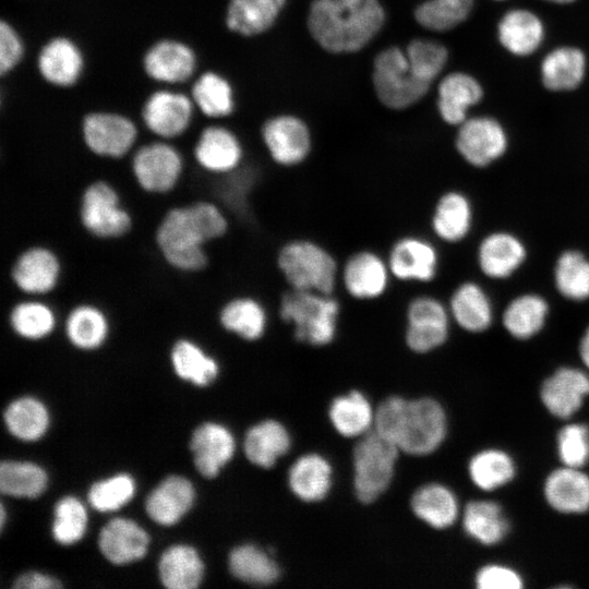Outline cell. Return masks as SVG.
<instances>
[{
    "label": "cell",
    "mask_w": 589,
    "mask_h": 589,
    "mask_svg": "<svg viewBox=\"0 0 589 589\" xmlns=\"http://www.w3.org/2000/svg\"><path fill=\"white\" fill-rule=\"evenodd\" d=\"M191 450L197 471L206 478H213L233 456L235 440L225 426L204 423L192 435Z\"/></svg>",
    "instance_id": "cell-26"
},
{
    "label": "cell",
    "mask_w": 589,
    "mask_h": 589,
    "mask_svg": "<svg viewBox=\"0 0 589 589\" xmlns=\"http://www.w3.org/2000/svg\"><path fill=\"white\" fill-rule=\"evenodd\" d=\"M586 58L581 50L561 47L551 51L541 64L542 82L551 91H570L582 81Z\"/></svg>",
    "instance_id": "cell-41"
},
{
    "label": "cell",
    "mask_w": 589,
    "mask_h": 589,
    "mask_svg": "<svg viewBox=\"0 0 589 589\" xmlns=\"http://www.w3.org/2000/svg\"><path fill=\"white\" fill-rule=\"evenodd\" d=\"M204 566L197 552L189 545H173L159 561V576L170 589L196 588L203 577Z\"/></svg>",
    "instance_id": "cell-39"
},
{
    "label": "cell",
    "mask_w": 589,
    "mask_h": 589,
    "mask_svg": "<svg viewBox=\"0 0 589 589\" xmlns=\"http://www.w3.org/2000/svg\"><path fill=\"white\" fill-rule=\"evenodd\" d=\"M557 454L564 466H586L589 462V428L582 423L563 426L557 434Z\"/></svg>",
    "instance_id": "cell-54"
},
{
    "label": "cell",
    "mask_w": 589,
    "mask_h": 589,
    "mask_svg": "<svg viewBox=\"0 0 589 589\" xmlns=\"http://www.w3.org/2000/svg\"><path fill=\"white\" fill-rule=\"evenodd\" d=\"M286 0H230L227 26L241 35L252 36L268 29Z\"/></svg>",
    "instance_id": "cell-40"
},
{
    "label": "cell",
    "mask_w": 589,
    "mask_h": 589,
    "mask_svg": "<svg viewBox=\"0 0 589 589\" xmlns=\"http://www.w3.org/2000/svg\"><path fill=\"white\" fill-rule=\"evenodd\" d=\"M291 438L286 428L274 420L252 426L244 440L248 459L263 468H271L290 448Z\"/></svg>",
    "instance_id": "cell-33"
},
{
    "label": "cell",
    "mask_w": 589,
    "mask_h": 589,
    "mask_svg": "<svg viewBox=\"0 0 589 589\" xmlns=\"http://www.w3.org/2000/svg\"><path fill=\"white\" fill-rule=\"evenodd\" d=\"M13 587L16 589H55L60 588L61 584L53 577L32 572L21 575L14 581Z\"/></svg>",
    "instance_id": "cell-57"
},
{
    "label": "cell",
    "mask_w": 589,
    "mask_h": 589,
    "mask_svg": "<svg viewBox=\"0 0 589 589\" xmlns=\"http://www.w3.org/2000/svg\"><path fill=\"white\" fill-rule=\"evenodd\" d=\"M201 170L224 176L244 164V148L237 136L223 125H207L195 137L189 152H183Z\"/></svg>",
    "instance_id": "cell-16"
},
{
    "label": "cell",
    "mask_w": 589,
    "mask_h": 589,
    "mask_svg": "<svg viewBox=\"0 0 589 589\" xmlns=\"http://www.w3.org/2000/svg\"><path fill=\"white\" fill-rule=\"evenodd\" d=\"M59 332L74 349L95 351L103 348L112 333L107 311L93 301H79L62 315Z\"/></svg>",
    "instance_id": "cell-18"
},
{
    "label": "cell",
    "mask_w": 589,
    "mask_h": 589,
    "mask_svg": "<svg viewBox=\"0 0 589 589\" xmlns=\"http://www.w3.org/2000/svg\"><path fill=\"white\" fill-rule=\"evenodd\" d=\"M192 101L209 118L227 117L235 107L230 84L214 72H206L194 82Z\"/></svg>",
    "instance_id": "cell-46"
},
{
    "label": "cell",
    "mask_w": 589,
    "mask_h": 589,
    "mask_svg": "<svg viewBox=\"0 0 589 589\" xmlns=\"http://www.w3.org/2000/svg\"><path fill=\"white\" fill-rule=\"evenodd\" d=\"M375 432L410 455L434 452L446 435V414L431 398L408 401L398 396L385 399L374 414Z\"/></svg>",
    "instance_id": "cell-3"
},
{
    "label": "cell",
    "mask_w": 589,
    "mask_h": 589,
    "mask_svg": "<svg viewBox=\"0 0 589 589\" xmlns=\"http://www.w3.org/2000/svg\"><path fill=\"white\" fill-rule=\"evenodd\" d=\"M24 53L23 41L15 28L7 21L0 23V72H11Z\"/></svg>",
    "instance_id": "cell-56"
},
{
    "label": "cell",
    "mask_w": 589,
    "mask_h": 589,
    "mask_svg": "<svg viewBox=\"0 0 589 589\" xmlns=\"http://www.w3.org/2000/svg\"><path fill=\"white\" fill-rule=\"evenodd\" d=\"M37 67L45 81L68 87L79 81L84 61L80 48L71 39L56 37L40 49Z\"/></svg>",
    "instance_id": "cell-25"
},
{
    "label": "cell",
    "mask_w": 589,
    "mask_h": 589,
    "mask_svg": "<svg viewBox=\"0 0 589 589\" xmlns=\"http://www.w3.org/2000/svg\"><path fill=\"white\" fill-rule=\"evenodd\" d=\"M328 416L336 431L347 437L363 434L374 421L368 398L360 392H351L333 400Z\"/></svg>",
    "instance_id": "cell-43"
},
{
    "label": "cell",
    "mask_w": 589,
    "mask_h": 589,
    "mask_svg": "<svg viewBox=\"0 0 589 589\" xmlns=\"http://www.w3.org/2000/svg\"><path fill=\"white\" fill-rule=\"evenodd\" d=\"M47 484L46 472L37 465L22 461H3L0 466V490L15 497H36Z\"/></svg>",
    "instance_id": "cell-48"
},
{
    "label": "cell",
    "mask_w": 589,
    "mask_h": 589,
    "mask_svg": "<svg viewBox=\"0 0 589 589\" xmlns=\"http://www.w3.org/2000/svg\"><path fill=\"white\" fill-rule=\"evenodd\" d=\"M193 117L191 99L181 93L157 91L145 101L142 121L155 137L166 141L180 139L189 130Z\"/></svg>",
    "instance_id": "cell-19"
},
{
    "label": "cell",
    "mask_w": 589,
    "mask_h": 589,
    "mask_svg": "<svg viewBox=\"0 0 589 589\" xmlns=\"http://www.w3.org/2000/svg\"><path fill=\"white\" fill-rule=\"evenodd\" d=\"M87 515L83 504L72 496L60 500L55 507L53 538L61 544L79 541L86 529Z\"/></svg>",
    "instance_id": "cell-52"
},
{
    "label": "cell",
    "mask_w": 589,
    "mask_h": 589,
    "mask_svg": "<svg viewBox=\"0 0 589 589\" xmlns=\"http://www.w3.org/2000/svg\"><path fill=\"white\" fill-rule=\"evenodd\" d=\"M404 341L416 353L442 346L449 334L450 313L437 298L419 293L409 297L402 309Z\"/></svg>",
    "instance_id": "cell-12"
},
{
    "label": "cell",
    "mask_w": 589,
    "mask_h": 589,
    "mask_svg": "<svg viewBox=\"0 0 589 589\" xmlns=\"http://www.w3.org/2000/svg\"><path fill=\"white\" fill-rule=\"evenodd\" d=\"M133 479L118 474L95 483L88 493L91 505L99 512L115 510L130 501L134 494Z\"/></svg>",
    "instance_id": "cell-53"
},
{
    "label": "cell",
    "mask_w": 589,
    "mask_h": 589,
    "mask_svg": "<svg viewBox=\"0 0 589 589\" xmlns=\"http://www.w3.org/2000/svg\"><path fill=\"white\" fill-rule=\"evenodd\" d=\"M9 431L24 441H35L48 426V412L37 399L24 397L9 405L4 412Z\"/></svg>",
    "instance_id": "cell-47"
},
{
    "label": "cell",
    "mask_w": 589,
    "mask_h": 589,
    "mask_svg": "<svg viewBox=\"0 0 589 589\" xmlns=\"http://www.w3.org/2000/svg\"><path fill=\"white\" fill-rule=\"evenodd\" d=\"M544 35L540 19L527 10L508 11L500 21L501 44L514 55L527 56L538 49Z\"/></svg>",
    "instance_id": "cell-34"
},
{
    "label": "cell",
    "mask_w": 589,
    "mask_h": 589,
    "mask_svg": "<svg viewBox=\"0 0 589 589\" xmlns=\"http://www.w3.org/2000/svg\"><path fill=\"white\" fill-rule=\"evenodd\" d=\"M399 448L377 432L364 436L353 450V486L363 503L375 501L390 484Z\"/></svg>",
    "instance_id": "cell-9"
},
{
    "label": "cell",
    "mask_w": 589,
    "mask_h": 589,
    "mask_svg": "<svg viewBox=\"0 0 589 589\" xmlns=\"http://www.w3.org/2000/svg\"><path fill=\"white\" fill-rule=\"evenodd\" d=\"M405 52L412 72L430 84L442 72L447 61L446 48L432 40H412Z\"/></svg>",
    "instance_id": "cell-51"
},
{
    "label": "cell",
    "mask_w": 589,
    "mask_h": 589,
    "mask_svg": "<svg viewBox=\"0 0 589 589\" xmlns=\"http://www.w3.org/2000/svg\"><path fill=\"white\" fill-rule=\"evenodd\" d=\"M80 137L92 155L121 160L128 158L139 144V129L121 113L94 111L83 118Z\"/></svg>",
    "instance_id": "cell-13"
},
{
    "label": "cell",
    "mask_w": 589,
    "mask_h": 589,
    "mask_svg": "<svg viewBox=\"0 0 589 589\" xmlns=\"http://www.w3.org/2000/svg\"><path fill=\"white\" fill-rule=\"evenodd\" d=\"M474 581L479 589H520L524 586L522 578L516 570L498 564L480 568Z\"/></svg>",
    "instance_id": "cell-55"
},
{
    "label": "cell",
    "mask_w": 589,
    "mask_h": 589,
    "mask_svg": "<svg viewBox=\"0 0 589 589\" xmlns=\"http://www.w3.org/2000/svg\"><path fill=\"white\" fill-rule=\"evenodd\" d=\"M77 218L82 228L99 240H116L133 229V215L119 189L109 180L97 178L82 190Z\"/></svg>",
    "instance_id": "cell-6"
},
{
    "label": "cell",
    "mask_w": 589,
    "mask_h": 589,
    "mask_svg": "<svg viewBox=\"0 0 589 589\" xmlns=\"http://www.w3.org/2000/svg\"><path fill=\"white\" fill-rule=\"evenodd\" d=\"M373 84L378 99L392 109H404L417 103L431 85L412 72L406 52L397 47L376 56Z\"/></svg>",
    "instance_id": "cell-10"
},
{
    "label": "cell",
    "mask_w": 589,
    "mask_h": 589,
    "mask_svg": "<svg viewBox=\"0 0 589 589\" xmlns=\"http://www.w3.org/2000/svg\"><path fill=\"white\" fill-rule=\"evenodd\" d=\"M194 489L189 480L178 476L165 479L147 497L146 512L160 524H176L192 506Z\"/></svg>",
    "instance_id": "cell-29"
},
{
    "label": "cell",
    "mask_w": 589,
    "mask_h": 589,
    "mask_svg": "<svg viewBox=\"0 0 589 589\" xmlns=\"http://www.w3.org/2000/svg\"><path fill=\"white\" fill-rule=\"evenodd\" d=\"M506 134L494 119L481 117L465 120L458 130L456 148L469 164L483 167L502 156Z\"/></svg>",
    "instance_id": "cell-21"
},
{
    "label": "cell",
    "mask_w": 589,
    "mask_h": 589,
    "mask_svg": "<svg viewBox=\"0 0 589 589\" xmlns=\"http://www.w3.org/2000/svg\"><path fill=\"white\" fill-rule=\"evenodd\" d=\"M384 20L378 0H314L308 27L322 48L335 53L353 52L377 34Z\"/></svg>",
    "instance_id": "cell-2"
},
{
    "label": "cell",
    "mask_w": 589,
    "mask_h": 589,
    "mask_svg": "<svg viewBox=\"0 0 589 589\" xmlns=\"http://www.w3.org/2000/svg\"><path fill=\"white\" fill-rule=\"evenodd\" d=\"M340 260L323 241L294 236L283 241L274 253V266L286 288L337 293Z\"/></svg>",
    "instance_id": "cell-4"
},
{
    "label": "cell",
    "mask_w": 589,
    "mask_h": 589,
    "mask_svg": "<svg viewBox=\"0 0 589 589\" xmlns=\"http://www.w3.org/2000/svg\"><path fill=\"white\" fill-rule=\"evenodd\" d=\"M261 135L269 158L280 168L301 166L312 152V136L308 125L293 116H278L267 120Z\"/></svg>",
    "instance_id": "cell-17"
},
{
    "label": "cell",
    "mask_w": 589,
    "mask_h": 589,
    "mask_svg": "<svg viewBox=\"0 0 589 589\" xmlns=\"http://www.w3.org/2000/svg\"><path fill=\"white\" fill-rule=\"evenodd\" d=\"M143 67L153 80L176 84L185 82L192 76L196 58L193 50L184 43L163 39L146 51Z\"/></svg>",
    "instance_id": "cell-22"
},
{
    "label": "cell",
    "mask_w": 589,
    "mask_h": 589,
    "mask_svg": "<svg viewBox=\"0 0 589 589\" xmlns=\"http://www.w3.org/2000/svg\"><path fill=\"white\" fill-rule=\"evenodd\" d=\"M411 508L419 519L435 529L452 526L459 514L455 494L438 483H430L418 489L412 495Z\"/></svg>",
    "instance_id": "cell-36"
},
{
    "label": "cell",
    "mask_w": 589,
    "mask_h": 589,
    "mask_svg": "<svg viewBox=\"0 0 589 589\" xmlns=\"http://www.w3.org/2000/svg\"><path fill=\"white\" fill-rule=\"evenodd\" d=\"M448 310L450 317L468 332H482L492 322L490 300L474 283H464L453 291Z\"/></svg>",
    "instance_id": "cell-35"
},
{
    "label": "cell",
    "mask_w": 589,
    "mask_h": 589,
    "mask_svg": "<svg viewBox=\"0 0 589 589\" xmlns=\"http://www.w3.org/2000/svg\"><path fill=\"white\" fill-rule=\"evenodd\" d=\"M63 262L48 244L34 243L20 251L9 268V278L20 297L46 298L59 287Z\"/></svg>",
    "instance_id": "cell-11"
},
{
    "label": "cell",
    "mask_w": 589,
    "mask_h": 589,
    "mask_svg": "<svg viewBox=\"0 0 589 589\" xmlns=\"http://www.w3.org/2000/svg\"><path fill=\"white\" fill-rule=\"evenodd\" d=\"M471 225V207L468 199L460 192L448 191L436 201L430 226L442 241L455 243L462 240Z\"/></svg>",
    "instance_id": "cell-31"
},
{
    "label": "cell",
    "mask_w": 589,
    "mask_h": 589,
    "mask_svg": "<svg viewBox=\"0 0 589 589\" xmlns=\"http://www.w3.org/2000/svg\"><path fill=\"white\" fill-rule=\"evenodd\" d=\"M229 569L236 578L255 586L271 585L280 574L272 555L253 544L240 545L231 551Z\"/></svg>",
    "instance_id": "cell-42"
},
{
    "label": "cell",
    "mask_w": 589,
    "mask_h": 589,
    "mask_svg": "<svg viewBox=\"0 0 589 589\" xmlns=\"http://www.w3.org/2000/svg\"><path fill=\"white\" fill-rule=\"evenodd\" d=\"M393 283L385 253L373 247L356 248L340 262L339 290L353 302H378L388 294Z\"/></svg>",
    "instance_id": "cell-8"
},
{
    "label": "cell",
    "mask_w": 589,
    "mask_h": 589,
    "mask_svg": "<svg viewBox=\"0 0 589 589\" xmlns=\"http://www.w3.org/2000/svg\"><path fill=\"white\" fill-rule=\"evenodd\" d=\"M473 0H428L414 11L417 22L431 31L444 32L466 20Z\"/></svg>",
    "instance_id": "cell-49"
},
{
    "label": "cell",
    "mask_w": 589,
    "mask_h": 589,
    "mask_svg": "<svg viewBox=\"0 0 589 589\" xmlns=\"http://www.w3.org/2000/svg\"><path fill=\"white\" fill-rule=\"evenodd\" d=\"M276 316L292 337L312 347H325L338 336L344 306L337 293L286 288L276 302Z\"/></svg>",
    "instance_id": "cell-5"
},
{
    "label": "cell",
    "mask_w": 589,
    "mask_h": 589,
    "mask_svg": "<svg viewBox=\"0 0 589 589\" xmlns=\"http://www.w3.org/2000/svg\"><path fill=\"white\" fill-rule=\"evenodd\" d=\"M147 533L125 518L110 520L99 533V549L113 564H127L142 558L148 545Z\"/></svg>",
    "instance_id": "cell-27"
},
{
    "label": "cell",
    "mask_w": 589,
    "mask_h": 589,
    "mask_svg": "<svg viewBox=\"0 0 589 589\" xmlns=\"http://www.w3.org/2000/svg\"><path fill=\"white\" fill-rule=\"evenodd\" d=\"M333 470L329 462L316 454L300 457L291 466L288 483L292 493L304 502L323 500L332 486Z\"/></svg>",
    "instance_id": "cell-32"
},
{
    "label": "cell",
    "mask_w": 589,
    "mask_h": 589,
    "mask_svg": "<svg viewBox=\"0 0 589 589\" xmlns=\"http://www.w3.org/2000/svg\"><path fill=\"white\" fill-rule=\"evenodd\" d=\"M466 533L484 545L501 542L508 532L509 524L502 507L493 501H472L462 516Z\"/></svg>",
    "instance_id": "cell-38"
},
{
    "label": "cell",
    "mask_w": 589,
    "mask_h": 589,
    "mask_svg": "<svg viewBox=\"0 0 589 589\" xmlns=\"http://www.w3.org/2000/svg\"><path fill=\"white\" fill-rule=\"evenodd\" d=\"M546 1L555 2V3H568V2H573L574 0H546Z\"/></svg>",
    "instance_id": "cell-59"
},
{
    "label": "cell",
    "mask_w": 589,
    "mask_h": 589,
    "mask_svg": "<svg viewBox=\"0 0 589 589\" xmlns=\"http://www.w3.org/2000/svg\"><path fill=\"white\" fill-rule=\"evenodd\" d=\"M231 228L227 212L215 201L196 199L167 208L154 239L163 260L183 273L204 271L209 264L207 245L225 238Z\"/></svg>",
    "instance_id": "cell-1"
},
{
    "label": "cell",
    "mask_w": 589,
    "mask_h": 589,
    "mask_svg": "<svg viewBox=\"0 0 589 589\" xmlns=\"http://www.w3.org/2000/svg\"><path fill=\"white\" fill-rule=\"evenodd\" d=\"M7 324L15 338L35 344L58 332L61 316L45 298L21 297L8 309Z\"/></svg>",
    "instance_id": "cell-20"
},
{
    "label": "cell",
    "mask_w": 589,
    "mask_h": 589,
    "mask_svg": "<svg viewBox=\"0 0 589 589\" xmlns=\"http://www.w3.org/2000/svg\"><path fill=\"white\" fill-rule=\"evenodd\" d=\"M169 360L180 378L199 386L208 385L219 374L218 361L200 341L185 335L173 339L169 349Z\"/></svg>",
    "instance_id": "cell-28"
},
{
    "label": "cell",
    "mask_w": 589,
    "mask_h": 589,
    "mask_svg": "<svg viewBox=\"0 0 589 589\" xmlns=\"http://www.w3.org/2000/svg\"><path fill=\"white\" fill-rule=\"evenodd\" d=\"M544 497L556 512L582 514L589 510V476L581 468L564 466L544 481Z\"/></svg>",
    "instance_id": "cell-24"
},
{
    "label": "cell",
    "mask_w": 589,
    "mask_h": 589,
    "mask_svg": "<svg viewBox=\"0 0 589 589\" xmlns=\"http://www.w3.org/2000/svg\"><path fill=\"white\" fill-rule=\"evenodd\" d=\"M385 255L395 283L429 284L437 275L438 252L431 241L420 235L407 231L396 236Z\"/></svg>",
    "instance_id": "cell-14"
},
{
    "label": "cell",
    "mask_w": 589,
    "mask_h": 589,
    "mask_svg": "<svg viewBox=\"0 0 589 589\" xmlns=\"http://www.w3.org/2000/svg\"><path fill=\"white\" fill-rule=\"evenodd\" d=\"M555 284L558 291L568 299L589 298V262L579 252L563 253L556 263Z\"/></svg>",
    "instance_id": "cell-50"
},
{
    "label": "cell",
    "mask_w": 589,
    "mask_h": 589,
    "mask_svg": "<svg viewBox=\"0 0 589 589\" xmlns=\"http://www.w3.org/2000/svg\"><path fill=\"white\" fill-rule=\"evenodd\" d=\"M216 322L225 334L245 342H255L268 332L271 310L259 292L243 290L220 303Z\"/></svg>",
    "instance_id": "cell-15"
},
{
    "label": "cell",
    "mask_w": 589,
    "mask_h": 589,
    "mask_svg": "<svg viewBox=\"0 0 589 589\" xmlns=\"http://www.w3.org/2000/svg\"><path fill=\"white\" fill-rule=\"evenodd\" d=\"M128 158L137 187L151 195L170 194L179 185L187 167L185 155L178 145L155 137L139 143Z\"/></svg>",
    "instance_id": "cell-7"
},
{
    "label": "cell",
    "mask_w": 589,
    "mask_h": 589,
    "mask_svg": "<svg viewBox=\"0 0 589 589\" xmlns=\"http://www.w3.org/2000/svg\"><path fill=\"white\" fill-rule=\"evenodd\" d=\"M468 471L479 489L492 491L508 483L515 476L516 467L507 453L489 448L472 456Z\"/></svg>",
    "instance_id": "cell-44"
},
{
    "label": "cell",
    "mask_w": 589,
    "mask_h": 589,
    "mask_svg": "<svg viewBox=\"0 0 589 589\" xmlns=\"http://www.w3.org/2000/svg\"><path fill=\"white\" fill-rule=\"evenodd\" d=\"M546 314L548 304L544 299L525 294L513 300L505 309L503 324L515 338L527 339L542 328Z\"/></svg>",
    "instance_id": "cell-45"
},
{
    "label": "cell",
    "mask_w": 589,
    "mask_h": 589,
    "mask_svg": "<svg viewBox=\"0 0 589 589\" xmlns=\"http://www.w3.org/2000/svg\"><path fill=\"white\" fill-rule=\"evenodd\" d=\"M482 88L478 81L465 73H450L438 86L437 107L441 117L452 125L461 124L469 107L482 98Z\"/></svg>",
    "instance_id": "cell-30"
},
{
    "label": "cell",
    "mask_w": 589,
    "mask_h": 589,
    "mask_svg": "<svg viewBox=\"0 0 589 589\" xmlns=\"http://www.w3.org/2000/svg\"><path fill=\"white\" fill-rule=\"evenodd\" d=\"M4 508L3 506H1V527H3V524H4Z\"/></svg>",
    "instance_id": "cell-60"
},
{
    "label": "cell",
    "mask_w": 589,
    "mask_h": 589,
    "mask_svg": "<svg viewBox=\"0 0 589 589\" xmlns=\"http://www.w3.org/2000/svg\"><path fill=\"white\" fill-rule=\"evenodd\" d=\"M579 353L582 362L589 369V328L586 330L581 338Z\"/></svg>",
    "instance_id": "cell-58"
},
{
    "label": "cell",
    "mask_w": 589,
    "mask_h": 589,
    "mask_svg": "<svg viewBox=\"0 0 589 589\" xmlns=\"http://www.w3.org/2000/svg\"><path fill=\"white\" fill-rule=\"evenodd\" d=\"M522 243L514 236L497 232L486 237L479 248L482 272L493 278L509 276L525 260Z\"/></svg>",
    "instance_id": "cell-37"
},
{
    "label": "cell",
    "mask_w": 589,
    "mask_h": 589,
    "mask_svg": "<svg viewBox=\"0 0 589 589\" xmlns=\"http://www.w3.org/2000/svg\"><path fill=\"white\" fill-rule=\"evenodd\" d=\"M541 400L555 417L567 419L589 395V375L574 368H561L541 386Z\"/></svg>",
    "instance_id": "cell-23"
}]
</instances>
